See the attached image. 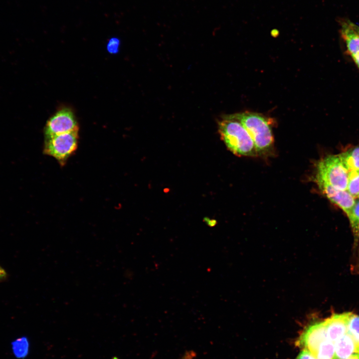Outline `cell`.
Segmentation results:
<instances>
[{"label": "cell", "instance_id": "1", "mask_svg": "<svg viewBox=\"0 0 359 359\" xmlns=\"http://www.w3.org/2000/svg\"><path fill=\"white\" fill-rule=\"evenodd\" d=\"M218 129L224 144L234 154L250 157L258 155L248 132L231 115L224 116L218 121Z\"/></svg>", "mask_w": 359, "mask_h": 359}, {"label": "cell", "instance_id": "2", "mask_svg": "<svg viewBox=\"0 0 359 359\" xmlns=\"http://www.w3.org/2000/svg\"><path fill=\"white\" fill-rule=\"evenodd\" d=\"M231 115L246 129L254 142L258 154H263L271 149L274 138L270 124L266 117L251 112Z\"/></svg>", "mask_w": 359, "mask_h": 359}, {"label": "cell", "instance_id": "3", "mask_svg": "<svg viewBox=\"0 0 359 359\" xmlns=\"http://www.w3.org/2000/svg\"><path fill=\"white\" fill-rule=\"evenodd\" d=\"M316 168V177L338 189H347L349 172L339 155L325 157L319 161Z\"/></svg>", "mask_w": 359, "mask_h": 359}, {"label": "cell", "instance_id": "4", "mask_svg": "<svg viewBox=\"0 0 359 359\" xmlns=\"http://www.w3.org/2000/svg\"><path fill=\"white\" fill-rule=\"evenodd\" d=\"M78 133V131H73L45 139L44 153L64 165L77 148Z\"/></svg>", "mask_w": 359, "mask_h": 359}, {"label": "cell", "instance_id": "5", "mask_svg": "<svg viewBox=\"0 0 359 359\" xmlns=\"http://www.w3.org/2000/svg\"><path fill=\"white\" fill-rule=\"evenodd\" d=\"M78 129V123L71 110L62 108L47 121L44 129L45 139Z\"/></svg>", "mask_w": 359, "mask_h": 359}, {"label": "cell", "instance_id": "6", "mask_svg": "<svg viewBox=\"0 0 359 359\" xmlns=\"http://www.w3.org/2000/svg\"><path fill=\"white\" fill-rule=\"evenodd\" d=\"M328 339L324 320L308 325L303 330L296 344L315 356L320 345Z\"/></svg>", "mask_w": 359, "mask_h": 359}, {"label": "cell", "instance_id": "7", "mask_svg": "<svg viewBox=\"0 0 359 359\" xmlns=\"http://www.w3.org/2000/svg\"><path fill=\"white\" fill-rule=\"evenodd\" d=\"M319 188L333 203L341 208L349 217L355 204V198L346 190L338 189L326 181L316 177Z\"/></svg>", "mask_w": 359, "mask_h": 359}, {"label": "cell", "instance_id": "8", "mask_svg": "<svg viewBox=\"0 0 359 359\" xmlns=\"http://www.w3.org/2000/svg\"><path fill=\"white\" fill-rule=\"evenodd\" d=\"M352 313L335 314L324 320L327 337L333 343L347 332Z\"/></svg>", "mask_w": 359, "mask_h": 359}, {"label": "cell", "instance_id": "9", "mask_svg": "<svg viewBox=\"0 0 359 359\" xmlns=\"http://www.w3.org/2000/svg\"><path fill=\"white\" fill-rule=\"evenodd\" d=\"M340 33L353 60L359 68V35L353 29L350 20L343 19L340 21Z\"/></svg>", "mask_w": 359, "mask_h": 359}, {"label": "cell", "instance_id": "10", "mask_svg": "<svg viewBox=\"0 0 359 359\" xmlns=\"http://www.w3.org/2000/svg\"><path fill=\"white\" fill-rule=\"evenodd\" d=\"M336 359H345L356 353L354 341L347 332L334 343Z\"/></svg>", "mask_w": 359, "mask_h": 359}, {"label": "cell", "instance_id": "11", "mask_svg": "<svg viewBox=\"0 0 359 359\" xmlns=\"http://www.w3.org/2000/svg\"><path fill=\"white\" fill-rule=\"evenodd\" d=\"M339 156L349 172L359 171V146L352 147Z\"/></svg>", "mask_w": 359, "mask_h": 359}, {"label": "cell", "instance_id": "12", "mask_svg": "<svg viewBox=\"0 0 359 359\" xmlns=\"http://www.w3.org/2000/svg\"><path fill=\"white\" fill-rule=\"evenodd\" d=\"M347 332L354 341L356 353L359 354V316L352 313L349 321Z\"/></svg>", "mask_w": 359, "mask_h": 359}, {"label": "cell", "instance_id": "13", "mask_svg": "<svg viewBox=\"0 0 359 359\" xmlns=\"http://www.w3.org/2000/svg\"><path fill=\"white\" fill-rule=\"evenodd\" d=\"M317 359H336L334 343L328 339L319 347L314 356Z\"/></svg>", "mask_w": 359, "mask_h": 359}, {"label": "cell", "instance_id": "14", "mask_svg": "<svg viewBox=\"0 0 359 359\" xmlns=\"http://www.w3.org/2000/svg\"><path fill=\"white\" fill-rule=\"evenodd\" d=\"M28 342L24 338H19L11 343V350L14 356L17 359L24 358L28 352Z\"/></svg>", "mask_w": 359, "mask_h": 359}, {"label": "cell", "instance_id": "15", "mask_svg": "<svg viewBox=\"0 0 359 359\" xmlns=\"http://www.w3.org/2000/svg\"><path fill=\"white\" fill-rule=\"evenodd\" d=\"M347 190L355 198H359V171H349Z\"/></svg>", "mask_w": 359, "mask_h": 359}, {"label": "cell", "instance_id": "16", "mask_svg": "<svg viewBox=\"0 0 359 359\" xmlns=\"http://www.w3.org/2000/svg\"><path fill=\"white\" fill-rule=\"evenodd\" d=\"M348 218L353 229L359 226V199L356 200L355 204Z\"/></svg>", "mask_w": 359, "mask_h": 359}, {"label": "cell", "instance_id": "17", "mask_svg": "<svg viewBox=\"0 0 359 359\" xmlns=\"http://www.w3.org/2000/svg\"><path fill=\"white\" fill-rule=\"evenodd\" d=\"M120 40L117 38H111L107 43V50L111 53H116L118 51Z\"/></svg>", "mask_w": 359, "mask_h": 359}, {"label": "cell", "instance_id": "18", "mask_svg": "<svg viewBox=\"0 0 359 359\" xmlns=\"http://www.w3.org/2000/svg\"><path fill=\"white\" fill-rule=\"evenodd\" d=\"M295 359H317L309 351L303 349Z\"/></svg>", "mask_w": 359, "mask_h": 359}, {"label": "cell", "instance_id": "19", "mask_svg": "<svg viewBox=\"0 0 359 359\" xmlns=\"http://www.w3.org/2000/svg\"><path fill=\"white\" fill-rule=\"evenodd\" d=\"M355 233L356 239L357 241V258L356 261V268L359 272V226L353 229Z\"/></svg>", "mask_w": 359, "mask_h": 359}, {"label": "cell", "instance_id": "20", "mask_svg": "<svg viewBox=\"0 0 359 359\" xmlns=\"http://www.w3.org/2000/svg\"><path fill=\"white\" fill-rule=\"evenodd\" d=\"M7 278L6 271L0 265V283L4 281Z\"/></svg>", "mask_w": 359, "mask_h": 359}, {"label": "cell", "instance_id": "21", "mask_svg": "<svg viewBox=\"0 0 359 359\" xmlns=\"http://www.w3.org/2000/svg\"><path fill=\"white\" fill-rule=\"evenodd\" d=\"M195 354L192 351L186 352L181 359H193Z\"/></svg>", "mask_w": 359, "mask_h": 359}, {"label": "cell", "instance_id": "22", "mask_svg": "<svg viewBox=\"0 0 359 359\" xmlns=\"http://www.w3.org/2000/svg\"><path fill=\"white\" fill-rule=\"evenodd\" d=\"M350 24H351L352 27L353 28V29L359 35V26L356 24L355 23H353V22H352L351 21H350Z\"/></svg>", "mask_w": 359, "mask_h": 359}, {"label": "cell", "instance_id": "23", "mask_svg": "<svg viewBox=\"0 0 359 359\" xmlns=\"http://www.w3.org/2000/svg\"><path fill=\"white\" fill-rule=\"evenodd\" d=\"M345 359H359V354H353L351 356Z\"/></svg>", "mask_w": 359, "mask_h": 359}]
</instances>
